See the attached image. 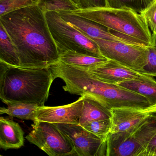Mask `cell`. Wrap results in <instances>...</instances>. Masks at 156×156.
Returning a JSON list of instances; mask_svg holds the SVG:
<instances>
[{
	"label": "cell",
	"mask_w": 156,
	"mask_h": 156,
	"mask_svg": "<svg viewBox=\"0 0 156 156\" xmlns=\"http://www.w3.org/2000/svg\"><path fill=\"white\" fill-rule=\"evenodd\" d=\"M117 85L146 98L151 105L156 104V80L153 76L140 73L138 77Z\"/></svg>",
	"instance_id": "obj_14"
},
{
	"label": "cell",
	"mask_w": 156,
	"mask_h": 156,
	"mask_svg": "<svg viewBox=\"0 0 156 156\" xmlns=\"http://www.w3.org/2000/svg\"><path fill=\"white\" fill-rule=\"evenodd\" d=\"M0 98L3 103L44 106L55 80L50 66L25 68L0 62Z\"/></svg>",
	"instance_id": "obj_2"
},
{
	"label": "cell",
	"mask_w": 156,
	"mask_h": 156,
	"mask_svg": "<svg viewBox=\"0 0 156 156\" xmlns=\"http://www.w3.org/2000/svg\"><path fill=\"white\" fill-rule=\"evenodd\" d=\"M156 48V34H152V46Z\"/></svg>",
	"instance_id": "obj_28"
},
{
	"label": "cell",
	"mask_w": 156,
	"mask_h": 156,
	"mask_svg": "<svg viewBox=\"0 0 156 156\" xmlns=\"http://www.w3.org/2000/svg\"><path fill=\"white\" fill-rule=\"evenodd\" d=\"M45 17L59 55L70 51L103 57L95 42L64 20L58 12H47Z\"/></svg>",
	"instance_id": "obj_5"
},
{
	"label": "cell",
	"mask_w": 156,
	"mask_h": 156,
	"mask_svg": "<svg viewBox=\"0 0 156 156\" xmlns=\"http://www.w3.org/2000/svg\"><path fill=\"white\" fill-rule=\"evenodd\" d=\"M112 127L110 133L128 130L156 114V104L145 108H115L111 110Z\"/></svg>",
	"instance_id": "obj_11"
},
{
	"label": "cell",
	"mask_w": 156,
	"mask_h": 156,
	"mask_svg": "<svg viewBox=\"0 0 156 156\" xmlns=\"http://www.w3.org/2000/svg\"><path fill=\"white\" fill-rule=\"evenodd\" d=\"M147 60L141 73L156 77V48L151 46L148 47Z\"/></svg>",
	"instance_id": "obj_24"
},
{
	"label": "cell",
	"mask_w": 156,
	"mask_h": 156,
	"mask_svg": "<svg viewBox=\"0 0 156 156\" xmlns=\"http://www.w3.org/2000/svg\"><path fill=\"white\" fill-rule=\"evenodd\" d=\"M87 71L101 81L114 84L135 79L141 73L110 60Z\"/></svg>",
	"instance_id": "obj_12"
},
{
	"label": "cell",
	"mask_w": 156,
	"mask_h": 156,
	"mask_svg": "<svg viewBox=\"0 0 156 156\" xmlns=\"http://www.w3.org/2000/svg\"><path fill=\"white\" fill-rule=\"evenodd\" d=\"M71 140L79 156H106V140L89 132L79 124H55Z\"/></svg>",
	"instance_id": "obj_8"
},
{
	"label": "cell",
	"mask_w": 156,
	"mask_h": 156,
	"mask_svg": "<svg viewBox=\"0 0 156 156\" xmlns=\"http://www.w3.org/2000/svg\"><path fill=\"white\" fill-rule=\"evenodd\" d=\"M0 24L17 48L20 67H49L60 60L45 13L37 5L0 16Z\"/></svg>",
	"instance_id": "obj_1"
},
{
	"label": "cell",
	"mask_w": 156,
	"mask_h": 156,
	"mask_svg": "<svg viewBox=\"0 0 156 156\" xmlns=\"http://www.w3.org/2000/svg\"><path fill=\"white\" fill-rule=\"evenodd\" d=\"M72 13L93 21L121 34L142 42L146 47L152 46V34L142 15L128 8L105 7L77 9Z\"/></svg>",
	"instance_id": "obj_3"
},
{
	"label": "cell",
	"mask_w": 156,
	"mask_h": 156,
	"mask_svg": "<svg viewBox=\"0 0 156 156\" xmlns=\"http://www.w3.org/2000/svg\"><path fill=\"white\" fill-rule=\"evenodd\" d=\"M141 156H156V134L144 150Z\"/></svg>",
	"instance_id": "obj_26"
},
{
	"label": "cell",
	"mask_w": 156,
	"mask_h": 156,
	"mask_svg": "<svg viewBox=\"0 0 156 156\" xmlns=\"http://www.w3.org/2000/svg\"><path fill=\"white\" fill-rule=\"evenodd\" d=\"M83 96V109L79 119V124L84 127L93 121L111 119V110L100 102L87 95Z\"/></svg>",
	"instance_id": "obj_15"
},
{
	"label": "cell",
	"mask_w": 156,
	"mask_h": 156,
	"mask_svg": "<svg viewBox=\"0 0 156 156\" xmlns=\"http://www.w3.org/2000/svg\"><path fill=\"white\" fill-rule=\"evenodd\" d=\"M40 0H0V16L23 8L38 5Z\"/></svg>",
	"instance_id": "obj_20"
},
{
	"label": "cell",
	"mask_w": 156,
	"mask_h": 156,
	"mask_svg": "<svg viewBox=\"0 0 156 156\" xmlns=\"http://www.w3.org/2000/svg\"><path fill=\"white\" fill-rule=\"evenodd\" d=\"M102 56L141 73L147 63L148 47L115 41L91 38Z\"/></svg>",
	"instance_id": "obj_7"
},
{
	"label": "cell",
	"mask_w": 156,
	"mask_h": 156,
	"mask_svg": "<svg viewBox=\"0 0 156 156\" xmlns=\"http://www.w3.org/2000/svg\"><path fill=\"white\" fill-rule=\"evenodd\" d=\"M112 121L111 119L93 121L83 127L89 132L98 136L104 140H106L111 131Z\"/></svg>",
	"instance_id": "obj_21"
},
{
	"label": "cell",
	"mask_w": 156,
	"mask_h": 156,
	"mask_svg": "<svg viewBox=\"0 0 156 156\" xmlns=\"http://www.w3.org/2000/svg\"><path fill=\"white\" fill-rule=\"evenodd\" d=\"M40 106L35 104L16 103L0 108V114H6L12 117L36 121V114Z\"/></svg>",
	"instance_id": "obj_18"
},
{
	"label": "cell",
	"mask_w": 156,
	"mask_h": 156,
	"mask_svg": "<svg viewBox=\"0 0 156 156\" xmlns=\"http://www.w3.org/2000/svg\"><path fill=\"white\" fill-rule=\"evenodd\" d=\"M156 134V114L128 130L109 133L106 156H141Z\"/></svg>",
	"instance_id": "obj_4"
},
{
	"label": "cell",
	"mask_w": 156,
	"mask_h": 156,
	"mask_svg": "<svg viewBox=\"0 0 156 156\" xmlns=\"http://www.w3.org/2000/svg\"><path fill=\"white\" fill-rule=\"evenodd\" d=\"M107 7L128 8L140 13L144 9L143 0H106Z\"/></svg>",
	"instance_id": "obj_22"
},
{
	"label": "cell",
	"mask_w": 156,
	"mask_h": 156,
	"mask_svg": "<svg viewBox=\"0 0 156 156\" xmlns=\"http://www.w3.org/2000/svg\"><path fill=\"white\" fill-rule=\"evenodd\" d=\"M23 130L17 122L0 118V147L6 150L19 149L24 144Z\"/></svg>",
	"instance_id": "obj_13"
},
{
	"label": "cell",
	"mask_w": 156,
	"mask_h": 156,
	"mask_svg": "<svg viewBox=\"0 0 156 156\" xmlns=\"http://www.w3.org/2000/svg\"><path fill=\"white\" fill-rule=\"evenodd\" d=\"M37 6L44 12L74 11L78 9L73 0H40Z\"/></svg>",
	"instance_id": "obj_19"
},
{
	"label": "cell",
	"mask_w": 156,
	"mask_h": 156,
	"mask_svg": "<svg viewBox=\"0 0 156 156\" xmlns=\"http://www.w3.org/2000/svg\"><path fill=\"white\" fill-rule=\"evenodd\" d=\"M108 59L104 57H98L75 52L68 51L60 55V60L69 65L88 70L105 62Z\"/></svg>",
	"instance_id": "obj_16"
},
{
	"label": "cell",
	"mask_w": 156,
	"mask_h": 156,
	"mask_svg": "<svg viewBox=\"0 0 156 156\" xmlns=\"http://www.w3.org/2000/svg\"><path fill=\"white\" fill-rule=\"evenodd\" d=\"M0 62L12 66L20 67L16 46L4 28L0 24Z\"/></svg>",
	"instance_id": "obj_17"
},
{
	"label": "cell",
	"mask_w": 156,
	"mask_h": 156,
	"mask_svg": "<svg viewBox=\"0 0 156 156\" xmlns=\"http://www.w3.org/2000/svg\"><path fill=\"white\" fill-rule=\"evenodd\" d=\"M32 127L26 138L49 156L76 155L73 143L56 124L36 120Z\"/></svg>",
	"instance_id": "obj_6"
},
{
	"label": "cell",
	"mask_w": 156,
	"mask_h": 156,
	"mask_svg": "<svg viewBox=\"0 0 156 156\" xmlns=\"http://www.w3.org/2000/svg\"><path fill=\"white\" fill-rule=\"evenodd\" d=\"M78 9H87L105 7L106 0H73Z\"/></svg>",
	"instance_id": "obj_25"
},
{
	"label": "cell",
	"mask_w": 156,
	"mask_h": 156,
	"mask_svg": "<svg viewBox=\"0 0 156 156\" xmlns=\"http://www.w3.org/2000/svg\"><path fill=\"white\" fill-rule=\"evenodd\" d=\"M58 13L64 20L90 39L115 41L146 47L142 42L135 38L111 30L105 26L76 15L71 12H62Z\"/></svg>",
	"instance_id": "obj_9"
},
{
	"label": "cell",
	"mask_w": 156,
	"mask_h": 156,
	"mask_svg": "<svg viewBox=\"0 0 156 156\" xmlns=\"http://www.w3.org/2000/svg\"><path fill=\"white\" fill-rule=\"evenodd\" d=\"M151 31L152 34H156V0L140 12Z\"/></svg>",
	"instance_id": "obj_23"
},
{
	"label": "cell",
	"mask_w": 156,
	"mask_h": 156,
	"mask_svg": "<svg viewBox=\"0 0 156 156\" xmlns=\"http://www.w3.org/2000/svg\"><path fill=\"white\" fill-rule=\"evenodd\" d=\"M154 0H143V4H144V9L150 5Z\"/></svg>",
	"instance_id": "obj_27"
},
{
	"label": "cell",
	"mask_w": 156,
	"mask_h": 156,
	"mask_svg": "<svg viewBox=\"0 0 156 156\" xmlns=\"http://www.w3.org/2000/svg\"><path fill=\"white\" fill-rule=\"evenodd\" d=\"M83 98V96H81L72 104L60 106H40L36 112V121L54 124H78Z\"/></svg>",
	"instance_id": "obj_10"
}]
</instances>
